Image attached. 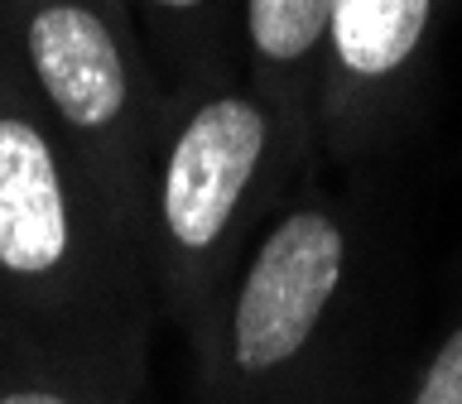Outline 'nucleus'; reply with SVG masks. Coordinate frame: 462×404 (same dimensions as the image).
<instances>
[{
  "instance_id": "f257e3e1",
  "label": "nucleus",
  "mask_w": 462,
  "mask_h": 404,
  "mask_svg": "<svg viewBox=\"0 0 462 404\" xmlns=\"http://www.w3.org/2000/svg\"><path fill=\"white\" fill-rule=\"evenodd\" d=\"M154 327L135 231L0 39V352L97 395L144 399Z\"/></svg>"
},
{
  "instance_id": "f03ea898",
  "label": "nucleus",
  "mask_w": 462,
  "mask_h": 404,
  "mask_svg": "<svg viewBox=\"0 0 462 404\" xmlns=\"http://www.w3.org/2000/svg\"><path fill=\"white\" fill-rule=\"evenodd\" d=\"M390 226L361 188L299 183L231 274L198 342V404H346L385 332Z\"/></svg>"
},
{
  "instance_id": "7ed1b4c3",
  "label": "nucleus",
  "mask_w": 462,
  "mask_h": 404,
  "mask_svg": "<svg viewBox=\"0 0 462 404\" xmlns=\"http://www.w3.org/2000/svg\"><path fill=\"white\" fill-rule=\"evenodd\" d=\"M318 173H328L318 130L241 72L164 92L144 183V265L159 317L183 346L208 327L265 222Z\"/></svg>"
},
{
  "instance_id": "20e7f679",
  "label": "nucleus",
  "mask_w": 462,
  "mask_h": 404,
  "mask_svg": "<svg viewBox=\"0 0 462 404\" xmlns=\"http://www.w3.org/2000/svg\"><path fill=\"white\" fill-rule=\"evenodd\" d=\"M0 39L144 251V183L164 87L125 0H0Z\"/></svg>"
},
{
  "instance_id": "39448f33",
  "label": "nucleus",
  "mask_w": 462,
  "mask_h": 404,
  "mask_svg": "<svg viewBox=\"0 0 462 404\" xmlns=\"http://www.w3.org/2000/svg\"><path fill=\"white\" fill-rule=\"evenodd\" d=\"M457 14L462 0H332L318 72L323 169L366 173L414 135Z\"/></svg>"
},
{
  "instance_id": "423d86ee",
  "label": "nucleus",
  "mask_w": 462,
  "mask_h": 404,
  "mask_svg": "<svg viewBox=\"0 0 462 404\" xmlns=\"http://www.w3.org/2000/svg\"><path fill=\"white\" fill-rule=\"evenodd\" d=\"M332 0H241L236 49L241 78L318 130V72H323Z\"/></svg>"
},
{
  "instance_id": "0eeeda50",
  "label": "nucleus",
  "mask_w": 462,
  "mask_h": 404,
  "mask_svg": "<svg viewBox=\"0 0 462 404\" xmlns=\"http://www.w3.org/2000/svg\"><path fill=\"white\" fill-rule=\"evenodd\" d=\"M125 10L164 92L217 78V72H241V0H125Z\"/></svg>"
},
{
  "instance_id": "6e6552de",
  "label": "nucleus",
  "mask_w": 462,
  "mask_h": 404,
  "mask_svg": "<svg viewBox=\"0 0 462 404\" xmlns=\"http://www.w3.org/2000/svg\"><path fill=\"white\" fill-rule=\"evenodd\" d=\"M385 404H462V274L439 327L429 332L424 352L410 361Z\"/></svg>"
},
{
  "instance_id": "1a4fd4ad",
  "label": "nucleus",
  "mask_w": 462,
  "mask_h": 404,
  "mask_svg": "<svg viewBox=\"0 0 462 404\" xmlns=\"http://www.w3.org/2000/svg\"><path fill=\"white\" fill-rule=\"evenodd\" d=\"M0 404H150V395L144 399H111V395L58 381V375L34 371V366H24V361L0 352Z\"/></svg>"
}]
</instances>
